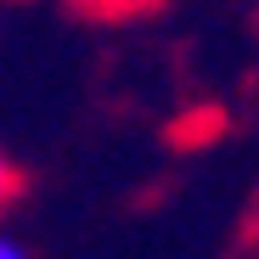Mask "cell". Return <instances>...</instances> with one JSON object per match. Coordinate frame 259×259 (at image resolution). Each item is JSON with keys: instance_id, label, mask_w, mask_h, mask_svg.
I'll use <instances>...</instances> for the list:
<instances>
[{"instance_id": "1", "label": "cell", "mask_w": 259, "mask_h": 259, "mask_svg": "<svg viewBox=\"0 0 259 259\" xmlns=\"http://www.w3.org/2000/svg\"><path fill=\"white\" fill-rule=\"evenodd\" d=\"M17 192H23V175H17V163H12L6 152H0V208H6Z\"/></svg>"}, {"instance_id": "2", "label": "cell", "mask_w": 259, "mask_h": 259, "mask_svg": "<svg viewBox=\"0 0 259 259\" xmlns=\"http://www.w3.org/2000/svg\"><path fill=\"white\" fill-rule=\"evenodd\" d=\"M79 12H130V6H141V0H73Z\"/></svg>"}, {"instance_id": "3", "label": "cell", "mask_w": 259, "mask_h": 259, "mask_svg": "<svg viewBox=\"0 0 259 259\" xmlns=\"http://www.w3.org/2000/svg\"><path fill=\"white\" fill-rule=\"evenodd\" d=\"M17 253H23V248H17L12 237H0V259H17Z\"/></svg>"}, {"instance_id": "4", "label": "cell", "mask_w": 259, "mask_h": 259, "mask_svg": "<svg viewBox=\"0 0 259 259\" xmlns=\"http://www.w3.org/2000/svg\"><path fill=\"white\" fill-rule=\"evenodd\" d=\"M248 231H253V242H259V203H253V220H248Z\"/></svg>"}]
</instances>
